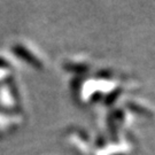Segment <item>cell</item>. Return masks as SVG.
<instances>
[{"mask_svg": "<svg viewBox=\"0 0 155 155\" xmlns=\"http://www.w3.org/2000/svg\"><path fill=\"white\" fill-rule=\"evenodd\" d=\"M13 51H14L20 58L24 59L25 61H28L29 63H31L32 66L40 67V61L37 60V59L35 58V55H32L28 50H25V48H23V47H21V46L17 45V46H15V47L13 48Z\"/></svg>", "mask_w": 155, "mask_h": 155, "instance_id": "6da1fadb", "label": "cell"}, {"mask_svg": "<svg viewBox=\"0 0 155 155\" xmlns=\"http://www.w3.org/2000/svg\"><path fill=\"white\" fill-rule=\"evenodd\" d=\"M127 109L131 111V113H133V114H137V115H140V116H148V117L153 116V113L148 108L139 105V104H136V102H127Z\"/></svg>", "mask_w": 155, "mask_h": 155, "instance_id": "7a4b0ae2", "label": "cell"}, {"mask_svg": "<svg viewBox=\"0 0 155 155\" xmlns=\"http://www.w3.org/2000/svg\"><path fill=\"white\" fill-rule=\"evenodd\" d=\"M64 68H66L67 70H69V71H75L78 72V74H82V72H85L89 69V66L85 64V63H66Z\"/></svg>", "mask_w": 155, "mask_h": 155, "instance_id": "3957f363", "label": "cell"}, {"mask_svg": "<svg viewBox=\"0 0 155 155\" xmlns=\"http://www.w3.org/2000/svg\"><path fill=\"white\" fill-rule=\"evenodd\" d=\"M121 93H122V89H120V87H118V89L113 90L105 98V105L110 106L111 104H114V102L117 100V98L121 95Z\"/></svg>", "mask_w": 155, "mask_h": 155, "instance_id": "277c9868", "label": "cell"}, {"mask_svg": "<svg viewBox=\"0 0 155 155\" xmlns=\"http://www.w3.org/2000/svg\"><path fill=\"white\" fill-rule=\"evenodd\" d=\"M97 77L98 78H105V79H110L113 77V75H111L110 71H108V70H101L97 74Z\"/></svg>", "mask_w": 155, "mask_h": 155, "instance_id": "5b68a950", "label": "cell"}, {"mask_svg": "<svg viewBox=\"0 0 155 155\" xmlns=\"http://www.w3.org/2000/svg\"><path fill=\"white\" fill-rule=\"evenodd\" d=\"M101 98H102V94L99 93V92H97V93L92 97V99H93V100H99V99H101Z\"/></svg>", "mask_w": 155, "mask_h": 155, "instance_id": "8992f818", "label": "cell"}, {"mask_svg": "<svg viewBox=\"0 0 155 155\" xmlns=\"http://www.w3.org/2000/svg\"><path fill=\"white\" fill-rule=\"evenodd\" d=\"M114 155H124V154H121V153H120V154H114Z\"/></svg>", "mask_w": 155, "mask_h": 155, "instance_id": "52a82bcc", "label": "cell"}]
</instances>
